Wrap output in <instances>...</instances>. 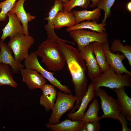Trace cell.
I'll return each mask as SVG.
<instances>
[{
  "label": "cell",
  "mask_w": 131,
  "mask_h": 131,
  "mask_svg": "<svg viewBox=\"0 0 131 131\" xmlns=\"http://www.w3.org/2000/svg\"><path fill=\"white\" fill-rule=\"evenodd\" d=\"M79 52L86 62L90 79L91 80L99 77L102 73L95 56L92 43H90L85 46Z\"/></svg>",
  "instance_id": "9"
},
{
  "label": "cell",
  "mask_w": 131,
  "mask_h": 131,
  "mask_svg": "<svg viewBox=\"0 0 131 131\" xmlns=\"http://www.w3.org/2000/svg\"><path fill=\"white\" fill-rule=\"evenodd\" d=\"M22 82L30 90L40 89L46 83L45 78L36 70L26 68L20 70Z\"/></svg>",
  "instance_id": "12"
},
{
  "label": "cell",
  "mask_w": 131,
  "mask_h": 131,
  "mask_svg": "<svg viewBox=\"0 0 131 131\" xmlns=\"http://www.w3.org/2000/svg\"><path fill=\"white\" fill-rule=\"evenodd\" d=\"M100 127L99 121L87 122L85 123L81 131H99Z\"/></svg>",
  "instance_id": "30"
},
{
  "label": "cell",
  "mask_w": 131,
  "mask_h": 131,
  "mask_svg": "<svg viewBox=\"0 0 131 131\" xmlns=\"http://www.w3.org/2000/svg\"><path fill=\"white\" fill-rule=\"evenodd\" d=\"M58 43L60 50L65 57L74 87L76 99L74 107L72 110L74 112L79 108L82 98L87 91L86 67L78 49L65 42L60 41Z\"/></svg>",
  "instance_id": "1"
},
{
  "label": "cell",
  "mask_w": 131,
  "mask_h": 131,
  "mask_svg": "<svg viewBox=\"0 0 131 131\" xmlns=\"http://www.w3.org/2000/svg\"><path fill=\"white\" fill-rule=\"evenodd\" d=\"M93 51L97 63L102 73L105 72L108 68L109 65L106 61V57L104 52L102 44L95 41L93 42Z\"/></svg>",
  "instance_id": "24"
},
{
  "label": "cell",
  "mask_w": 131,
  "mask_h": 131,
  "mask_svg": "<svg viewBox=\"0 0 131 131\" xmlns=\"http://www.w3.org/2000/svg\"><path fill=\"white\" fill-rule=\"evenodd\" d=\"M110 50L113 53L118 51L122 52L127 58L129 64L131 66V46L128 44L124 46L121 41L119 39H115L109 48Z\"/></svg>",
  "instance_id": "26"
},
{
  "label": "cell",
  "mask_w": 131,
  "mask_h": 131,
  "mask_svg": "<svg viewBox=\"0 0 131 131\" xmlns=\"http://www.w3.org/2000/svg\"><path fill=\"white\" fill-rule=\"evenodd\" d=\"M95 95L100 99V105L103 112L100 119L109 118L118 119L121 111L117 100L108 95L104 89L99 88L95 90Z\"/></svg>",
  "instance_id": "8"
},
{
  "label": "cell",
  "mask_w": 131,
  "mask_h": 131,
  "mask_svg": "<svg viewBox=\"0 0 131 131\" xmlns=\"http://www.w3.org/2000/svg\"><path fill=\"white\" fill-rule=\"evenodd\" d=\"M90 2V0H70L68 2L64 4L63 11L70 12L74 8L76 7L87 9Z\"/></svg>",
  "instance_id": "27"
},
{
  "label": "cell",
  "mask_w": 131,
  "mask_h": 131,
  "mask_svg": "<svg viewBox=\"0 0 131 131\" xmlns=\"http://www.w3.org/2000/svg\"><path fill=\"white\" fill-rule=\"evenodd\" d=\"M40 89L42 93L40 98V103L46 111L49 112L54 107L57 98V91L51 84L46 83Z\"/></svg>",
  "instance_id": "17"
},
{
  "label": "cell",
  "mask_w": 131,
  "mask_h": 131,
  "mask_svg": "<svg viewBox=\"0 0 131 131\" xmlns=\"http://www.w3.org/2000/svg\"><path fill=\"white\" fill-rule=\"evenodd\" d=\"M71 12L75 17L76 24L85 20L97 21L99 19L101 15V9L98 8L92 10H74Z\"/></svg>",
  "instance_id": "21"
},
{
  "label": "cell",
  "mask_w": 131,
  "mask_h": 131,
  "mask_svg": "<svg viewBox=\"0 0 131 131\" xmlns=\"http://www.w3.org/2000/svg\"><path fill=\"white\" fill-rule=\"evenodd\" d=\"M127 10L130 12H131V2L130 1L127 3Z\"/></svg>",
  "instance_id": "33"
},
{
  "label": "cell",
  "mask_w": 131,
  "mask_h": 131,
  "mask_svg": "<svg viewBox=\"0 0 131 131\" xmlns=\"http://www.w3.org/2000/svg\"><path fill=\"white\" fill-rule=\"evenodd\" d=\"M99 108L98 100L95 98L90 104L81 121L85 123L95 121H100L101 119L100 117L98 116Z\"/></svg>",
  "instance_id": "25"
},
{
  "label": "cell",
  "mask_w": 131,
  "mask_h": 131,
  "mask_svg": "<svg viewBox=\"0 0 131 131\" xmlns=\"http://www.w3.org/2000/svg\"><path fill=\"white\" fill-rule=\"evenodd\" d=\"M7 16L8 22L2 30V33L0 38L2 41L8 37L11 39L18 34H24V27L16 14L9 12Z\"/></svg>",
  "instance_id": "13"
},
{
  "label": "cell",
  "mask_w": 131,
  "mask_h": 131,
  "mask_svg": "<svg viewBox=\"0 0 131 131\" xmlns=\"http://www.w3.org/2000/svg\"><path fill=\"white\" fill-rule=\"evenodd\" d=\"M95 90L91 82L89 85L87 91L81 100L79 108L74 112H70L67 115L68 119L72 120L81 121L89 103L95 97Z\"/></svg>",
  "instance_id": "15"
},
{
  "label": "cell",
  "mask_w": 131,
  "mask_h": 131,
  "mask_svg": "<svg viewBox=\"0 0 131 131\" xmlns=\"http://www.w3.org/2000/svg\"><path fill=\"white\" fill-rule=\"evenodd\" d=\"M10 66L0 63V86H9L16 88L17 84L14 80Z\"/></svg>",
  "instance_id": "23"
},
{
  "label": "cell",
  "mask_w": 131,
  "mask_h": 131,
  "mask_svg": "<svg viewBox=\"0 0 131 131\" xmlns=\"http://www.w3.org/2000/svg\"><path fill=\"white\" fill-rule=\"evenodd\" d=\"M102 47L106 61L115 72L119 75L126 73L131 75V72L126 68L123 64V60L126 58L124 55L116 54L111 51L108 42L102 44Z\"/></svg>",
  "instance_id": "11"
},
{
  "label": "cell",
  "mask_w": 131,
  "mask_h": 131,
  "mask_svg": "<svg viewBox=\"0 0 131 131\" xmlns=\"http://www.w3.org/2000/svg\"><path fill=\"white\" fill-rule=\"evenodd\" d=\"M64 4L65 3L68 1L70 0H62Z\"/></svg>",
  "instance_id": "34"
},
{
  "label": "cell",
  "mask_w": 131,
  "mask_h": 131,
  "mask_svg": "<svg viewBox=\"0 0 131 131\" xmlns=\"http://www.w3.org/2000/svg\"><path fill=\"white\" fill-rule=\"evenodd\" d=\"M12 51L7 44L1 41L0 51V63L11 67L13 74H17L25 66L16 60L12 55Z\"/></svg>",
  "instance_id": "14"
},
{
  "label": "cell",
  "mask_w": 131,
  "mask_h": 131,
  "mask_svg": "<svg viewBox=\"0 0 131 131\" xmlns=\"http://www.w3.org/2000/svg\"><path fill=\"white\" fill-rule=\"evenodd\" d=\"M34 41L32 36L18 34L10 39L7 44L12 50L15 59L21 62L28 57L29 49Z\"/></svg>",
  "instance_id": "5"
},
{
  "label": "cell",
  "mask_w": 131,
  "mask_h": 131,
  "mask_svg": "<svg viewBox=\"0 0 131 131\" xmlns=\"http://www.w3.org/2000/svg\"><path fill=\"white\" fill-rule=\"evenodd\" d=\"M97 21H83L78 24H76L74 26L67 28L66 29L67 32L70 31L77 30L87 29L90 30L97 32L100 33H106V23H102L99 24L97 23Z\"/></svg>",
  "instance_id": "22"
},
{
  "label": "cell",
  "mask_w": 131,
  "mask_h": 131,
  "mask_svg": "<svg viewBox=\"0 0 131 131\" xmlns=\"http://www.w3.org/2000/svg\"><path fill=\"white\" fill-rule=\"evenodd\" d=\"M91 81L95 90L102 87L112 89L125 86L131 87V75L126 73L123 75L118 74L109 65L99 77Z\"/></svg>",
  "instance_id": "3"
},
{
  "label": "cell",
  "mask_w": 131,
  "mask_h": 131,
  "mask_svg": "<svg viewBox=\"0 0 131 131\" xmlns=\"http://www.w3.org/2000/svg\"><path fill=\"white\" fill-rule=\"evenodd\" d=\"M100 0H91L92 3L90 5V7L91 8H94L97 6Z\"/></svg>",
  "instance_id": "32"
},
{
  "label": "cell",
  "mask_w": 131,
  "mask_h": 131,
  "mask_svg": "<svg viewBox=\"0 0 131 131\" xmlns=\"http://www.w3.org/2000/svg\"><path fill=\"white\" fill-rule=\"evenodd\" d=\"M125 87L112 90L115 93L117 98L121 113L126 119L131 122V98L125 91Z\"/></svg>",
  "instance_id": "18"
},
{
  "label": "cell",
  "mask_w": 131,
  "mask_h": 131,
  "mask_svg": "<svg viewBox=\"0 0 131 131\" xmlns=\"http://www.w3.org/2000/svg\"><path fill=\"white\" fill-rule=\"evenodd\" d=\"M76 98L74 96L60 91L57 94L56 99L49 120V123L53 124L59 123L62 116L75 106Z\"/></svg>",
  "instance_id": "4"
},
{
  "label": "cell",
  "mask_w": 131,
  "mask_h": 131,
  "mask_svg": "<svg viewBox=\"0 0 131 131\" xmlns=\"http://www.w3.org/2000/svg\"><path fill=\"white\" fill-rule=\"evenodd\" d=\"M35 52L41 58L42 62L49 70L60 71L66 63L58 43L51 39L47 38L42 42Z\"/></svg>",
  "instance_id": "2"
},
{
  "label": "cell",
  "mask_w": 131,
  "mask_h": 131,
  "mask_svg": "<svg viewBox=\"0 0 131 131\" xmlns=\"http://www.w3.org/2000/svg\"><path fill=\"white\" fill-rule=\"evenodd\" d=\"M16 0H6L0 3V22L5 21L7 14L11 10Z\"/></svg>",
  "instance_id": "28"
},
{
  "label": "cell",
  "mask_w": 131,
  "mask_h": 131,
  "mask_svg": "<svg viewBox=\"0 0 131 131\" xmlns=\"http://www.w3.org/2000/svg\"><path fill=\"white\" fill-rule=\"evenodd\" d=\"M126 119L125 116L121 113L117 120L122 125V131H131V129H129L127 126L128 123Z\"/></svg>",
  "instance_id": "31"
},
{
  "label": "cell",
  "mask_w": 131,
  "mask_h": 131,
  "mask_svg": "<svg viewBox=\"0 0 131 131\" xmlns=\"http://www.w3.org/2000/svg\"><path fill=\"white\" fill-rule=\"evenodd\" d=\"M69 32L70 36L76 43L79 51L90 43L97 41L103 44L108 42V34L106 32L100 33L82 29L73 30Z\"/></svg>",
  "instance_id": "7"
},
{
  "label": "cell",
  "mask_w": 131,
  "mask_h": 131,
  "mask_svg": "<svg viewBox=\"0 0 131 131\" xmlns=\"http://www.w3.org/2000/svg\"><path fill=\"white\" fill-rule=\"evenodd\" d=\"M54 29H59L63 27H72L76 24L75 18L71 12H66L63 11L58 12L53 21Z\"/></svg>",
  "instance_id": "20"
},
{
  "label": "cell",
  "mask_w": 131,
  "mask_h": 131,
  "mask_svg": "<svg viewBox=\"0 0 131 131\" xmlns=\"http://www.w3.org/2000/svg\"><path fill=\"white\" fill-rule=\"evenodd\" d=\"M85 123L82 121L67 119L57 124L47 123L45 125L47 128L52 131H81Z\"/></svg>",
  "instance_id": "19"
},
{
  "label": "cell",
  "mask_w": 131,
  "mask_h": 131,
  "mask_svg": "<svg viewBox=\"0 0 131 131\" xmlns=\"http://www.w3.org/2000/svg\"><path fill=\"white\" fill-rule=\"evenodd\" d=\"M1 41L0 40V43H1Z\"/></svg>",
  "instance_id": "35"
},
{
  "label": "cell",
  "mask_w": 131,
  "mask_h": 131,
  "mask_svg": "<svg viewBox=\"0 0 131 131\" xmlns=\"http://www.w3.org/2000/svg\"><path fill=\"white\" fill-rule=\"evenodd\" d=\"M24 64L26 68L36 70L51 84L61 91L68 94H72L68 87L62 84L54 76V73L49 72L42 66L39 63L38 56L35 51L32 52L29 54L28 57L25 60Z\"/></svg>",
  "instance_id": "6"
},
{
  "label": "cell",
  "mask_w": 131,
  "mask_h": 131,
  "mask_svg": "<svg viewBox=\"0 0 131 131\" xmlns=\"http://www.w3.org/2000/svg\"><path fill=\"white\" fill-rule=\"evenodd\" d=\"M25 0H18L16 1L9 12L14 13L16 14L24 27L25 35H28L29 33L28 28V23L34 19L35 16L26 12L24 7Z\"/></svg>",
  "instance_id": "16"
},
{
  "label": "cell",
  "mask_w": 131,
  "mask_h": 131,
  "mask_svg": "<svg viewBox=\"0 0 131 131\" xmlns=\"http://www.w3.org/2000/svg\"><path fill=\"white\" fill-rule=\"evenodd\" d=\"M63 5L62 0H54V5L49 12L48 16L44 18V20L47 21V23L44 27L46 31L48 38L57 42L61 41L69 43V41L62 39L56 35L54 27V20L58 12L63 11Z\"/></svg>",
  "instance_id": "10"
},
{
  "label": "cell",
  "mask_w": 131,
  "mask_h": 131,
  "mask_svg": "<svg viewBox=\"0 0 131 131\" xmlns=\"http://www.w3.org/2000/svg\"><path fill=\"white\" fill-rule=\"evenodd\" d=\"M115 0H100L98 6V8L104 11V16L102 22L106 23L107 19L111 15V8Z\"/></svg>",
  "instance_id": "29"
}]
</instances>
